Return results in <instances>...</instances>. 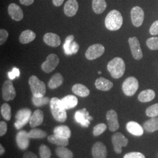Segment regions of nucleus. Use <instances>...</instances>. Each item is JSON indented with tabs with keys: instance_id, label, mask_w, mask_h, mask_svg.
I'll use <instances>...</instances> for the list:
<instances>
[{
	"instance_id": "nucleus-1",
	"label": "nucleus",
	"mask_w": 158,
	"mask_h": 158,
	"mask_svg": "<svg viewBox=\"0 0 158 158\" xmlns=\"http://www.w3.org/2000/svg\"><path fill=\"white\" fill-rule=\"evenodd\" d=\"M50 108L52 114L56 121L63 123L66 120L67 113L61 100L57 97H53L51 98Z\"/></svg>"
},
{
	"instance_id": "nucleus-2",
	"label": "nucleus",
	"mask_w": 158,
	"mask_h": 158,
	"mask_svg": "<svg viewBox=\"0 0 158 158\" xmlns=\"http://www.w3.org/2000/svg\"><path fill=\"white\" fill-rule=\"evenodd\" d=\"M123 23V18L117 10H114L110 12L106 17L105 25L110 31H117L121 28Z\"/></svg>"
},
{
	"instance_id": "nucleus-3",
	"label": "nucleus",
	"mask_w": 158,
	"mask_h": 158,
	"mask_svg": "<svg viewBox=\"0 0 158 158\" xmlns=\"http://www.w3.org/2000/svg\"><path fill=\"white\" fill-rule=\"evenodd\" d=\"M108 71L114 79L121 77L125 71V63L124 60L119 57L114 58L107 64Z\"/></svg>"
},
{
	"instance_id": "nucleus-4",
	"label": "nucleus",
	"mask_w": 158,
	"mask_h": 158,
	"mask_svg": "<svg viewBox=\"0 0 158 158\" xmlns=\"http://www.w3.org/2000/svg\"><path fill=\"white\" fill-rule=\"evenodd\" d=\"M29 84L33 96L44 97L46 94V85L42 81L36 76H31L29 79Z\"/></svg>"
},
{
	"instance_id": "nucleus-5",
	"label": "nucleus",
	"mask_w": 158,
	"mask_h": 158,
	"mask_svg": "<svg viewBox=\"0 0 158 158\" xmlns=\"http://www.w3.org/2000/svg\"><path fill=\"white\" fill-rule=\"evenodd\" d=\"M32 111L28 108H22L17 111L15 115V122L14 123V126L17 130H20L27 124L31 118Z\"/></svg>"
},
{
	"instance_id": "nucleus-6",
	"label": "nucleus",
	"mask_w": 158,
	"mask_h": 158,
	"mask_svg": "<svg viewBox=\"0 0 158 158\" xmlns=\"http://www.w3.org/2000/svg\"><path fill=\"white\" fill-rule=\"evenodd\" d=\"M139 88V82L134 77H129L125 79L122 86L123 91L127 96H134Z\"/></svg>"
},
{
	"instance_id": "nucleus-7",
	"label": "nucleus",
	"mask_w": 158,
	"mask_h": 158,
	"mask_svg": "<svg viewBox=\"0 0 158 158\" xmlns=\"http://www.w3.org/2000/svg\"><path fill=\"white\" fill-rule=\"evenodd\" d=\"M59 58L58 56L52 53L46 57V60L41 65L42 70L46 73H49L53 72L59 63Z\"/></svg>"
},
{
	"instance_id": "nucleus-8",
	"label": "nucleus",
	"mask_w": 158,
	"mask_h": 158,
	"mask_svg": "<svg viewBox=\"0 0 158 158\" xmlns=\"http://www.w3.org/2000/svg\"><path fill=\"white\" fill-rule=\"evenodd\" d=\"M111 140L114 150L118 154L122 152V147H127L128 143V138L120 132H116L112 136Z\"/></svg>"
},
{
	"instance_id": "nucleus-9",
	"label": "nucleus",
	"mask_w": 158,
	"mask_h": 158,
	"mask_svg": "<svg viewBox=\"0 0 158 158\" xmlns=\"http://www.w3.org/2000/svg\"><path fill=\"white\" fill-rule=\"evenodd\" d=\"M105 52L104 46L99 44L92 45L87 49L85 52V56L89 60H93L102 56Z\"/></svg>"
},
{
	"instance_id": "nucleus-10",
	"label": "nucleus",
	"mask_w": 158,
	"mask_h": 158,
	"mask_svg": "<svg viewBox=\"0 0 158 158\" xmlns=\"http://www.w3.org/2000/svg\"><path fill=\"white\" fill-rule=\"evenodd\" d=\"M2 95L4 100L8 102L13 100L16 97V91L11 80H6L2 87Z\"/></svg>"
},
{
	"instance_id": "nucleus-11",
	"label": "nucleus",
	"mask_w": 158,
	"mask_h": 158,
	"mask_svg": "<svg viewBox=\"0 0 158 158\" xmlns=\"http://www.w3.org/2000/svg\"><path fill=\"white\" fill-rule=\"evenodd\" d=\"M128 43L133 57L138 60H141L143 57V53L138 39L136 37L130 38Z\"/></svg>"
},
{
	"instance_id": "nucleus-12",
	"label": "nucleus",
	"mask_w": 158,
	"mask_h": 158,
	"mask_svg": "<svg viewBox=\"0 0 158 158\" xmlns=\"http://www.w3.org/2000/svg\"><path fill=\"white\" fill-rule=\"evenodd\" d=\"M131 17L132 24L136 27H139L144 20V12L141 7L136 6L131 11Z\"/></svg>"
},
{
	"instance_id": "nucleus-13",
	"label": "nucleus",
	"mask_w": 158,
	"mask_h": 158,
	"mask_svg": "<svg viewBox=\"0 0 158 158\" xmlns=\"http://www.w3.org/2000/svg\"><path fill=\"white\" fill-rule=\"evenodd\" d=\"M74 119L83 127L87 128L90 124V121L93 119V117L89 115V112L85 108H84L76 112Z\"/></svg>"
},
{
	"instance_id": "nucleus-14",
	"label": "nucleus",
	"mask_w": 158,
	"mask_h": 158,
	"mask_svg": "<svg viewBox=\"0 0 158 158\" xmlns=\"http://www.w3.org/2000/svg\"><path fill=\"white\" fill-rule=\"evenodd\" d=\"M108 127L109 130L111 132H115L119 128L118 115L117 112L114 110H110L106 114Z\"/></svg>"
},
{
	"instance_id": "nucleus-15",
	"label": "nucleus",
	"mask_w": 158,
	"mask_h": 158,
	"mask_svg": "<svg viewBox=\"0 0 158 158\" xmlns=\"http://www.w3.org/2000/svg\"><path fill=\"white\" fill-rule=\"evenodd\" d=\"M73 35H70L66 39L63 48L66 55H67L76 54L79 51V45L73 41Z\"/></svg>"
},
{
	"instance_id": "nucleus-16",
	"label": "nucleus",
	"mask_w": 158,
	"mask_h": 158,
	"mask_svg": "<svg viewBox=\"0 0 158 158\" xmlns=\"http://www.w3.org/2000/svg\"><path fill=\"white\" fill-rule=\"evenodd\" d=\"M28 132L24 130L19 131L16 135V142L17 146L21 150H25L29 145Z\"/></svg>"
},
{
	"instance_id": "nucleus-17",
	"label": "nucleus",
	"mask_w": 158,
	"mask_h": 158,
	"mask_svg": "<svg viewBox=\"0 0 158 158\" xmlns=\"http://www.w3.org/2000/svg\"><path fill=\"white\" fill-rule=\"evenodd\" d=\"M92 155L94 158H107V151L106 145L101 142H97L92 148Z\"/></svg>"
},
{
	"instance_id": "nucleus-18",
	"label": "nucleus",
	"mask_w": 158,
	"mask_h": 158,
	"mask_svg": "<svg viewBox=\"0 0 158 158\" xmlns=\"http://www.w3.org/2000/svg\"><path fill=\"white\" fill-rule=\"evenodd\" d=\"M8 11L12 19L15 21H20L23 18V13L21 8L15 3L10 4L8 8Z\"/></svg>"
},
{
	"instance_id": "nucleus-19",
	"label": "nucleus",
	"mask_w": 158,
	"mask_h": 158,
	"mask_svg": "<svg viewBox=\"0 0 158 158\" xmlns=\"http://www.w3.org/2000/svg\"><path fill=\"white\" fill-rule=\"evenodd\" d=\"M79 4L76 0H68L64 6V12L68 17H73L77 14Z\"/></svg>"
},
{
	"instance_id": "nucleus-20",
	"label": "nucleus",
	"mask_w": 158,
	"mask_h": 158,
	"mask_svg": "<svg viewBox=\"0 0 158 158\" xmlns=\"http://www.w3.org/2000/svg\"><path fill=\"white\" fill-rule=\"evenodd\" d=\"M44 41L46 45L51 47H57L61 44L60 38L58 35L49 32L44 36Z\"/></svg>"
},
{
	"instance_id": "nucleus-21",
	"label": "nucleus",
	"mask_w": 158,
	"mask_h": 158,
	"mask_svg": "<svg viewBox=\"0 0 158 158\" xmlns=\"http://www.w3.org/2000/svg\"><path fill=\"white\" fill-rule=\"evenodd\" d=\"M126 128L131 134L136 136H140L143 134V128L138 123L130 121L126 125Z\"/></svg>"
},
{
	"instance_id": "nucleus-22",
	"label": "nucleus",
	"mask_w": 158,
	"mask_h": 158,
	"mask_svg": "<svg viewBox=\"0 0 158 158\" xmlns=\"http://www.w3.org/2000/svg\"><path fill=\"white\" fill-rule=\"evenodd\" d=\"M44 119V113L42 110H36L31 117L29 120V124L31 128H35L42 124Z\"/></svg>"
},
{
	"instance_id": "nucleus-23",
	"label": "nucleus",
	"mask_w": 158,
	"mask_h": 158,
	"mask_svg": "<svg viewBox=\"0 0 158 158\" xmlns=\"http://www.w3.org/2000/svg\"><path fill=\"white\" fill-rule=\"evenodd\" d=\"M95 85L98 90L107 91L110 90L113 88V83L108 79L100 77L96 80Z\"/></svg>"
},
{
	"instance_id": "nucleus-24",
	"label": "nucleus",
	"mask_w": 158,
	"mask_h": 158,
	"mask_svg": "<svg viewBox=\"0 0 158 158\" xmlns=\"http://www.w3.org/2000/svg\"><path fill=\"white\" fill-rule=\"evenodd\" d=\"M64 107L66 110H69L75 107L78 104V99L76 96L68 95L61 99Z\"/></svg>"
},
{
	"instance_id": "nucleus-25",
	"label": "nucleus",
	"mask_w": 158,
	"mask_h": 158,
	"mask_svg": "<svg viewBox=\"0 0 158 158\" xmlns=\"http://www.w3.org/2000/svg\"><path fill=\"white\" fill-rule=\"evenodd\" d=\"M36 38V34L30 29H27L21 34L19 36V42L22 44H27L35 40Z\"/></svg>"
},
{
	"instance_id": "nucleus-26",
	"label": "nucleus",
	"mask_w": 158,
	"mask_h": 158,
	"mask_svg": "<svg viewBox=\"0 0 158 158\" xmlns=\"http://www.w3.org/2000/svg\"><path fill=\"white\" fill-rule=\"evenodd\" d=\"M72 91L76 95L81 97H85L90 94L89 89L85 85L80 83L74 85L72 87Z\"/></svg>"
},
{
	"instance_id": "nucleus-27",
	"label": "nucleus",
	"mask_w": 158,
	"mask_h": 158,
	"mask_svg": "<svg viewBox=\"0 0 158 158\" xmlns=\"http://www.w3.org/2000/svg\"><path fill=\"white\" fill-rule=\"evenodd\" d=\"M155 97V91L151 89H147L141 91L138 95V98L139 102H151L154 99Z\"/></svg>"
},
{
	"instance_id": "nucleus-28",
	"label": "nucleus",
	"mask_w": 158,
	"mask_h": 158,
	"mask_svg": "<svg viewBox=\"0 0 158 158\" xmlns=\"http://www.w3.org/2000/svg\"><path fill=\"white\" fill-rule=\"evenodd\" d=\"M48 140L52 144H55L58 146L66 147L69 145V139L57 135H51L48 138Z\"/></svg>"
},
{
	"instance_id": "nucleus-29",
	"label": "nucleus",
	"mask_w": 158,
	"mask_h": 158,
	"mask_svg": "<svg viewBox=\"0 0 158 158\" xmlns=\"http://www.w3.org/2000/svg\"><path fill=\"white\" fill-rule=\"evenodd\" d=\"M143 129L148 132H153L158 130V117H153L143 124Z\"/></svg>"
},
{
	"instance_id": "nucleus-30",
	"label": "nucleus",
	"mask_w": 158,
	"mask_h": 158,
	"mask_svg": "<svg viewBox=\"0 0 158 158\" xmlns=\"http://www.w3.org/2000/svg\"><path fill=\"white\" fill-rule=\"evenodd\" d=\"M63 80L64 79L62 74L57 73L51 77L48 83V86L51 89H55L62 85Z\"/></svg>"
},
{
	"instance_id": "nucleus-31",
	"label": "nucleus",
	"mask_w": 158,
	"mask_h": 158,
	"mask_svg": "<svg viewBox=\"0 0 158 158\" xmlns=\"http://www.w3.org/2000/svg\"><path fill=\"white\" fill-rule=\"evenodd\" d=\"M107 3L105 0H93L92 8L97 14H101L107 8Z\"/></svg>"
},
{
	"instance_id": "nucleus-32",
	"label": "nucleus",
	"mask_w": 158,
	"mask_h": 158,
	"mask_svg": "<svg viewBox=\"0 0 158 158\" xmlns=\"http://www.w3.org/2000/svg\"><path fill=\"white\" fill-rule=\"evenodd\" d=\"M54 134L69 139L71 136V131L66 125L56 127L53 130Z\"/></svg>"
},
{
	"instance_id": "nucleus-33",
	"label": "nucleus",
	"mask_w": 158,
	"mask_h": 158,
	"mask_svg": "<svg viewBox=\"0 0 158 158\" xmlns=\"http://www.w3.org/2000/svg\"><path fill=\"white\" fill-rule=\"evenodd\" d=\"M57 156L60 158H73V153L65 147L60 146L56 148Z\"/></svg>"
},
{
	"instance_id": "nucleus-34",
	"label": "nucleus",
	"mask_w": 158,
	"mask_h": 158,
	"mask_svg": "<svg viewBox=\"0 0 158 158\" xmlns=\"http://www.w3.org/2000/svg\"><path fill=\"white\" fill-rule=\"evenodd\" d=\"M51 102L49 98L48 97H37L33 96L32 97V104L36 107H42L43 106L49 104Z\"/></svg>"
},
{
	"instance_id": "nucleus-35",
	"label": "nucleus",
	"mask_w": 158,
	"mask_h": 158,
	"mask_svg": "<svg viewBox=\"0 0 158 158\" xmlns=\"http://www.w3.org/2000/svg\"><path fill=\"white\" fill-rule=\"evenodd\" d=\"M47 135V133L45 131L40 129H32L28 132L29 137L30 138L34 139H42L45 138Z\"/></svg>"
},
{
	"instance_id": "nucleus-36",
	"label": "nucleus",
	"mask_w": 158,
	"mask_h": 158,
	"mask_svg": "<svg viewBox=\"0 0 158 158\" xmlns=\"http://www.w3.org/2000/svg\"><path fill=\"white\" fill-rule=\"evenodd\" d=\"M1 114L3 118L6 121H10L11 118V108L10 106L4 103L1 106Z\"/></svg>"
},
{
	"instance_id": "nucleus-37",
	"label": "nucleus",
	"mask_w": 158,
	"mask_h": 158,
	"mask_svg": "<svg viewBox=\"0 0 158 158\" xmlns=\"http://www.w3.org/2000/svg\"><path fill=\"white\" fill-rule=\"evenodd\" d=\"M146 115L149 117H156L158 116V103L147 108Z\"/></svg>"
},
{
	"instance_id": "nucleus-38",
	"label": "nucleus",
	"mask_w": 158,
	"mask_h": 158,
	"mask_svg": "<svg viewBox=\"0 0 158 158\" xmlns=\"http://www.w3.org/2000/svg\"><path fill=\"white\" fill-rule=\"evenodd\" d=\"M40 158H50L51 156V151L49 147L45 145H41L40 147Z\"/></svg>"
},
{
	"instance_id": "nucleus-39",
	"label": "nucleus",
	"mask_w": 158,
	"mask_h": 158,
	"mask_svg": "<svg viewBox=\"0 0 158 158\" xmlns=\"http://www.w3.org/2000/svg\"><path fill=\"white\" fill-rule=\"evenodd\" d=\"M147 46L149 49L155 51L158 49V37H151L147 40Z\"/></svg>"
},
{
	"instance_id": "nucleus-40",
	"label": "nucleus",
	"mask_w": 158,
	"mask_h": 158,
	"mask_svg": "<svg viewBox=\"0 0 158 158\" xmlns=\"http://www.w3.org/2000/svg\"><path fill=\"white\" fill-rule=\"evenodd\" d=\"M106 129H107V125L105 124H103V123L98 124L94 127L93 134L95 136L100 135L102 134L106 130Z\"/></svg>"
},
{
	"instance_id": "nucleus-41",
	"label": "nucleus",
	"mask_w": 158,
	"mask_h": 158,
	"mask_svg": "<svg viewBox=\"0 0 158 158\" xmlns=\"http://www.w3.org/2000/svg\"><path fill=\"white\" fill-rule=\"evenodd\" d=\"M8 37V32L6 29H0V45H2L7 40Z\"/></svg>"
},
{
	"instance_id": "nucleus-42",
	"label": "nucleus",
	"mask_w": 158,
	"mask_h": 158,
	"mask_svg": "<svg viewBox=\"0 0 158 158\" xmlns=\"http://www.w3.org/2000/svg\"><path fill=\"white\" fill-rule=\"evenodd\" d=\"M124 158H145V156L142 153L133 152L125 154Z\"/></svg>"
},
{
	"instance_id": "nucleus-43",
	"label": "nucleus",
	"mask_w": 158,
	"mask_h": 158,
	"mask_svg": "<svg viewBox=\"0 0 158 158\" xmlns=\"http://www.w3.org/2000/svg\"><path fill=\"white\" fill-rule=\"evenodd\" d=\"M20 74V72L18 68H14L12 69L11 72H9L8 75V77L10 80H13L15 79L16 77H19Z\"/></svg>"
},
{
	"instance_id": "nucleus-44",
	"label": "nucleus",
	"mask_w": 158,
	"mask_h": 158,
	"mask_svg": "<svg viewBox=\"0 0 158 158\" xmlns=\"http://www.w3.org/2000/svg\"><path fill=\"white\" fill-rule=\"evenodd\" d=\"M149 32L152 35H158V20L153 23L149 29Z\"/></svg>"
},
{
	"instance_id": "nucleus-45",
	"label": "nucleus",
	"mask_w": 158,
	"mask_h": 158,
	"mask_svg": "<svg viewBox=\"0 0 158 158\" xmlns=\"http://www.w3.org/2000/svg\"><path fill=\"white\" fill-rule=\"evenodd\" d=\"M7 131V125L6 122L1 121L0 123V135H4Z\"/></svg>"
},
{
	"instance_id": "nucleus-46",
	"label": "nucleus",
	"mask_w": 158,
	"mask_h": 158,
	"mask_svg": "<svg viewBox=\"0 0 158 158\" xmlns=\"http://www.w3.org/2000/svg\"><path fill=\"white\" fill-rule=\"evenodd\" d=\"M23 158H38V157L34 153L28 151L24 153Z\"/></svg>"
},
{
	"instance_id": "nucleus-47",
	"label": "nucleus",
	"mask_w": 158,
	"mask_h": 158,
	"mask_svg": "<svg viewBox=\"0 0 158 158\" xmlns=\"http://www.w3.org/2000/svg\"><path fill=\"white\" fill-rule=\"evenodd\" d=\"M19 2L21 4L24 6H31L34 2V0H19Z\"/></svg>"
},
{
	"instance_id": "nucleus-48",
	"label": "nucleus",
	"mask_w": 158,
	"mask_h": 158,
	"mask_svg": "<svg viewBox=\"0 0 158 158\" xmlns=\"http://www.w3.org/2000/svg\"><path fill=\"white\" fill-rule=\"evenodd\" d=\"M64 0H52L53 5L56 6H60L62 5Z\"/></svg>"
},
{
	"instance_id": "nucleus-49",
	"label": "nucleus",
	"mask_w": 158,
	"mask_h": 158,
	"mask_svg": "<svg viewBox=\"0 0 158 158\" xmlns=\"http://www.w3.org/2000/svg\"><path fill=\"white\" fill-rule=\"evenodd\" d=\"M5 152V148L1 144L0 145V154L1 155H2Z\"/></svg>"
},
{
	"instance_id": "nucleus-50",
	"label": "nucleus",
	"mask_w": 158,
	"mask_h": 158,
	"mask_svg": "<svg viewBox=\"0 0 158 158\" xmlns=\"http://www.w3.org/2000/svg\"><path fill=\"white\" fill-rule=\"evenodd\" d=\"M98 74H102V72H101V71H99V72H98Z\"/></svg>"
}]
</instances>
